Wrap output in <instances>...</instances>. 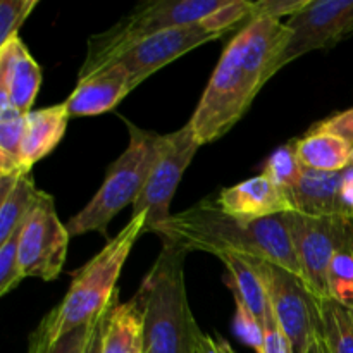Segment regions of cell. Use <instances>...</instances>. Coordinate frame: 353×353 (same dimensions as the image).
<instances>
[{"mask_svg":"<svg viewBox=\"0 0 353 353\" xmlns=\"http://www.w3.org/2000/svg\"><path fill=\"white\" fill-rule=\"evenodd\" d=\"M117 300H119V290H117V292H116V295H114V299L110 300V303H109V305H107V309L103 310V312L100 314L99 317H97L95 326H93V333H92V336H90L88 345H86L85 353H102L103 333H105L107 321H109L110 310H112L114 303H116Z\"/></svg>","mask_w":353,"mask_h":353,"instance_id":"obj_34","label":"cell"},{"mask_svg":"<svg viewBox=\"0 0 353 353\" xmlns=\"http://www.w3.org/2000/svg\"><path fill=\"white\" fill-rule=\"evenodd\" d=\"M261 278L269 305L293 353H303L310 340L323 333L319 299L300 276L269 261L245 257Z\"/></svg>","mask_w":353,"mask_h":353,"instance_id":"obj_7","label":"cell"},{"mask_svg":"<svg viewBox=\"0 0 353 353\" xmlns=\"http://www.w3.org/2000/svg\"><path fill=\"white\" fill-rule=\"evenodd\" d=\"M126 124L130 131V143L117 161L110 164L105 179L93 199L68 221L65 228L71 236L97 231L109 241L107 228L110 221L124 207L137 202L162 152L165 150L168 134L141 130L130 121H126Z\"/></svg>","mask_w":353,"mask_h":353,"instance_id":"obj_5","label":"cell"},{"mask_svg":"<svg viewBox=\"0 0 353 353\" xmlns=\"http://www.w3.org/2000/svg\"><path fill=\"white\" fill-rule=\"evenodd\" d=\"M214 347H216V353H236L223 336L214 338Z\"/></svg>","mask_w":353,"mask_h":353,"instance_id":"obj_37","label":"cell"},{"mask_svg":"<svg viewBox=\"0 0 353 353\" xmlns=\"http://www.w3.org/2000/svg\"><path fill=\"white\" fill-rule=\"evenodd\" d=\"M40 190L34 186L31 174L21 176L10 193L0 200V243L26 223L31 209L37 203Z\"/></svg>","mask_w":353,"mask_h":353,"instance_id":"obj_21","label":"cell"},{"mask_svg":"<svg viewBox=\"0 0 353 353\" xmlns=\"http://www.w3.org/2000/svg\"><path fill=\"white\" fill-rule=\"evenodd\" d=\"M26 130V116L17 112L14 107L0 110V176L24 172L23 138Z\"/></svg>","mask_w":353,"mask_h":353,"instance_id":"obj_22","label":"cell"},{"mask_svg":"<svg viewBox=\"0 0 353 353\" xmlns=\"http://www.w3.org/2000/svg\"><path fill=\"white\" fill-rule=\"evenodd\" d=\"M296 155L305 169L319 172H340L352 164V145L338 134L312 128L295 140Z\"/></svg>","mask_w":353,"mask_h":353,"instance_id":"obj_18","label":"cell"},{"mask_svg":"<svg viewBox=\"0 0 353 353\" xmlns=\"http://www.w3.org/2000/svg\"><path fill=\"white\" fill-rule=\"evenodd\" d=\"M223 34L210 33L202 21L188 26H178L172 30L162 31L148 40L141 41L137 47L128 50L126 54L117 59V64L123 65L131 78V85L137 88L138 85L150 78L154 72L171 64L172 61L185 55L186 52L200 47L203 43L217 40Z\"/></svg>","mask_w":353,"mask_h":353,"instance_id":"obj_12","label":"cell"},{"mask_svg":"<svg viewBox=\"0 0 353 353\" xmlns=\"http://www.w3.org/2000/svg\"><path fill=\"white\" fill-rule=\"evenodd\" d=\"M219 259L228 271L233 295L240 299L255 314V317L264 324L269 310V300L265 295L264 285H262L255 269L252 268L250 262L243 255L223 254L219 255Z\"/></svg>","mask_w":353,"mask_h":353,"instance_id":"obj_20","label":"cell"},{"mask_svg":"<svg viewBox=\"0 0 353 353\" xmlns=\"http://www.w3.org/2000/svg\"><path fill=\"white\" fill-rule=\"evenodd\" d=\"M188 252L164 241L134 300L143 312V353H195L202 334L190 309L185 285Z\"/></svg>","mask_w":353,"mask_h":353,"instance_id":"obj_3","label":"cell"},{"mask_svg":"<svg viewBox=\"0 0 353 353\" xmlns=\"http://www.w3.org/2000/svg\"><path fill=\"white\" fill-rule=\"evenodd\" d=\"M303 171H305V168L296 155L295 141H290V143L281 145L272 152L271 157L265 161L262 174L288 193L302 178Z\"/></svg>","mask_w":353,"mask_h":353,"instance_id":"obj_24","label":"cell"},{"mask_svg":"<svg viewBox=\"0 0 353 353\" xmlns=\"http://www.w3.org/2000/svg\"><path fill=\"white\" fill-rule=\"evenodd\" d=\"M155 234L186 252H207L217 257L234 254L269 261L303 279L283 214L248 221L230 216L219 205L200 202L172 214Z\"/></svg>","mask_w":353,"mask_h":353,"instance_id":"obj_2","label":"cell"},{"mask_svg":"<svg viewBox=\"0 0 353 353\" xmlns=\"http://www.w3.org/2000/svg\"><path fill=\"white\" fill-rule=\"evenodd\" d=\"M195 353H216V347H214V338L207 336V334H203V333L200 334Z\"/></svg>","mask_w":353,"mask_h":353,"instance_id":"obj_36","label":"cell"},{"mask_svg":"<svg viewBox=\"0 0 353 353\" xmlns=\"http://www.w3.org/2000/svg\"><path fill=\"white\" fill-rule=\"evenodd\" d=\"M95 321L81 327H76L74 331L64 334V336L52 341V343L48 341L43 327L38 324L37 331L30 338V350H28V353H85L86 345H88L90 336L93 333Z\"/></svg>","mask_w":353,"mask_h":353,"instance_id":"obj_26","label":"cell"},{"mask_svg":"<svg viewBox=\"0 0 353 353\" xmlns=\"http://www.w3.org/2000/svg\"><path fill=\"white\" fill-rule=\"evenodd\" d=\"M143 312L137 300L121 303L117 300L110 310L103 333L102 353H143Z\"/></svg>","mask_w":353,"mask_h":353,"instance_id":"obj_19","label":"cell"},{"mask_svg":"<svg viewBox=\"0 0 353 353\" xmlns=\"http://www.w3.org/2000/svg\"><path fill=\"white\" fill-rule=\"evenodd\" d=\"M288 226L303 281L317 299H330L327 268L338 252H353V217H310L290 210Z\"/></svg>","mask_w":353,"mask_h":353,"instance_id":"obj_8","label":"cell"},{"mask_svg":"<svg viewBox=\"0 0 353 353\" xmlns=\"http://www.w3.org/2000/svg\"><path fill=\"white\" fill-rule=\"evenodd\" d=\"M41 85V69L19 37L0 47V110L31 112Z\"/></svg>","mask_w":353,"mask_h":353,"instance_id":"obj_13","label":"cell"},{"mask_svg":"<svg viewBox=\"0 0 353 353\" xmlns=\"http://www.w3.org/2000/svg\"><path fill=\"white\" fill-rule=\"evenodd\" d=\"M292 38L278 19H250L228 43L190 119L200 145L223 138L250 109L262 86L279 71V59Z\"/></svg>","mask_w":353,"mask_h":353,"instance_id":"obj_1","label":"cell"},{"mask_svg":"<svg viewBox=\"0 0 353 353\" xmlns=\"http://www.w3.org/2000/svg\"><path fill=\"white\" fill-rule=\"evenodd\" d=\"M69 119L71 116L65 102L28 114L23 138V162L28 171L61 143Z\"/></svg>","mask_w":353,"mask_h":353,"instance_id":"obj_17","label":"cell"},{"mask_svg":"<svg viewBox=\"0 0 353 353\" xmlns=\"http://www.w3.org/2000/svg\"><path fill=\"white\" fill-rule=\"evenodd\" d=\"M226 2L228 0H148L138 3L109 30L90 37L86 59L79 69L78 79L112 64L128 50L162 31L205 19Z\"/></svg>","mask_w":353,"mask_h":353,"instance_id":"obj_6","label":"cell"},{"mask_svg":"<svg viewBox=\"0 0 353 353\" xmlns=\"http://www.w3.org/2000/svg\"><path fill=\"white\" fill-rule=\"evenodd\" d=\"M38 6V0H2L0 2V47L17 37V31Z\"/></svg>","mask_w":353,"mask_h":353,"instance_id":"obj_29","label":"cell"},{"mask_svg":"<svg viewBox=\"0 0 353 353\" xmlns=\"http://www.w3.org/2000/svg\"><path fill=\"white\" fill-rule=\"evenodd\" d=\"M23 226L17 228L9 240L0 243V295L12 292L24 279L19 265V236Z\"/></svg>","mask_w":353,"mask_h":353,"instance_id":"obj_27","label":"cell"},{"mask_svg":"<svg viewBox=\"0 0 353 353\" xmlns=\"http://www.w3.org/2000/svg\"><path fill=\"white\" fill-rule=\"evenodd\" d=\"M303 353H330L326 347V341H324L323 338V333H317L316 336L310 340L309 347H307V350Z\"/></svg>","mask_w":353,"mask_h":353,"instance_id":"obj_35","label":"cell"},{"mask_svg":"<svg viewBox=\"0 0 353 353\" xmlns=\"http://www.w3.org/2000/svg\"><path fill=\"white\" fill-rule=\"evenodd\" d=\"M319 309L330 353H353V310L331 299H319Z\"/></svg>","mask_w":353,"mask_h":353,"instance_id":"obj_23","label":"cell"},{"mask_svg":"<svg viewBox=\"0 0 353 353\" xmlns=\"http://www.w3.org/2000/svg\"><path fill=\"white\" fill-rule=\"evenodd\" d=\"M202 147L193 134L190 124L168 134V145L155 164L143 192L133 203V216L147 214L143 233H154L172 216L169 212L176 188L185 174L186 168Z\"/></svg>","mask_w":353,"mask_h":353,"instance_id":"obj_10","label":"cell"},{"mask_svg":"<svg viewBox=\"0 0 353 353\" xmlns=\"http://www.w3.org/2000/svg\"><path fill=\"white\" fill-rule=\"evenodd\" d=\"M286 24L292 38L279 59L281 69L309 52L330 48L353 34V0H310Z\"/></svg>","mask_w":353,"mask_h":353,"instance_id":"obj_11","label":"cell"},{"mask_svg":"<svg viewBox=\"0 0 353 353\" xmlns=\"http://www.w3.org/2000/svg\"><path fill=\"white\" fill-rule=\"evenodd\" d=\"M221 210L241 219L255 221L293 210L288 193L264 174L223 188L217 199Z\"/></svg>","mask_w":353,"mask_h":353,"instance_id":"obj_15","label":"cell"},{"mask_svg":"<svg viewBox=\"0 0 353 353\" xmlns=\"http://www.w3.org/2000/svg\"><path fill=\"white\" fill-rule=\"evenodd\" d=\"M133 90L126 69L112 62L100 71L78 79V85L65 100V105L71 117L99 116L116 109Z\"/></svg>","mask_w":353,"mask_h":353,"instance_id":"obj_14","label":"cell"},{"mask_svg":"<svg viewBox=\"0 0 353 353\" xmlns=\"http://www.w3.org/2000/svg\"><path fill=\"white\" fill-rule=\"evenodd\" d=\"M147 214L131 216V221L107 241L105 247L83 268L72 272L68 293L57 307L41 319L48 341L59 340L76 327L93 323L114 299L121 269L138 238L143 234Z\"/></svg>","mask_w":353,"mask_h":353,"instance_id":"obj_4","label":"cell"},{"mask_svg":"<svg viewBox=\"0 0 353 353\" xmlns=\"http://www.w3.org/2000/svg\"><path fill=\"white\" fill-rule=\"evenodd\" d=\"M264 333H265V347L264 353H293L292 345H290L288 338L279 327L278 321H276L274 314H272L271 305H269L268 316L264 321Z\"/></svg>","mask_w":353,"mask_h":353,"instance_id":"obj_32","label":"cell"},{"mask_svg":"<svg viewBox=\"0 0 353 353\" xmlns=\"http://www.w3.org/2000/svg\"><path fill=\"white\" fill-rule=\"evenodd\" d=\"M309 2L310 0H259L252 2L250 19L269 17V19L281 21V17H293L299 14Z\"/></svg>","mask_w":353,"mask_h":353,"instance_id":"obj_31","label":"cell"},{"mask_svg":"<svg viewBox=\"0 0 353 353\" xmlns=\"http://www.w3.org/2000/svg\"><path fill=\"white\" fill-rule=\"evenodd\" d=\"M69 238L71 234L55 210L54 196L40 192L19 236V265L24 278L57 279L68 257Z\"/></svg>","mask_w":353,"mask_h":353,"instance_id":"obj_9","label":"cell"},{"mask_svg":"<svg viewBox=\"0 0 353 353\" xmlns=\"http://www.w3.org/2000/svg\"><path fill=\"white\" fill-rule=\"evenodd\" d=\"M314 128L327 131V133L338 134V137L343 138L345 141H348L353 147V107L336 114V116H331L327 117V119L321 121V123H317Z\"/></svg>","mask_w":353,"mask_h":353,"instance_id":"obj_33","label":"cell"},{"mask_svg":"<svg viewBox=\"0 0 353 353\" xmlns=\"http://www.w3.org/2000/svg\"><path fill=\"white\" fill-rule=\"evenodd\" d=\"M236 310H234V331L240 336V340L250 348H254L255 353H264L265 347V333L264 324L255 317V314L241 302L240 299L234 296Z\"/></svg>","mask_w":353,"mask_h":353,"instance_id":"obj_28","label":"cell"},{"mask_svg":"<svg viewBox=\"0 0 353 353\" xmlns=\"http://www.w3.org/2000/svg\"><path fill=\"white\" fill-rule=\"evenodd\" d=\"M330 299L353 310V252H338L326 274Z\"/></svg>","mask_w":353,"mask_h":353,"instance_id":"obj_25","label":"cell"},{"mask_svg":"<svg viewBox=\"0 0 353 353\" xmlns=\"http://www.w3.org/2000/svg\"><path fill=\"white\" fill-rule=\"evenodd\" d=\"M250 16L252 2H248V0H228L221 9L202 19V24L210 33L224 34L233 30V26H236L243 19L250 21Z\"/></svg>","mask_w":353,"mask_h":353,"instance_id":"obj_30","label":"cell"},{"mask_svg":"<svg viewBox=\"0 0 353 353\" xmlns=\"http://www.w3.org/2000/svg\"><path fill=\"white\" fill-rule=\"evenodd\" d=\"M345 171L319 172L305 169L288 192L295 212L310 217H353L343 200Z\"/></svg>","mask_w":353,"mask_h":353,"instance_id":"obj_16","label":"cell"},{"mask_svg":"<svg viewBox=\"0 0 353 353\" xmlns=\"http://www.w3.org/2000/svg\"><path fill=\"white\" fill-rule=\"evenodd\" d=\"M350 165H353V148H352V164Z\"/></svg>","mask_w":353,"mask_h":353,"instance_id":"obj_38","label":"cell"}]
</instances>
